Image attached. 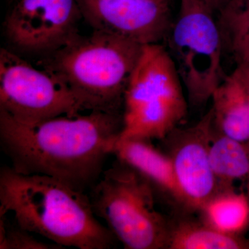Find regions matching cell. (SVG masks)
<instances>
[{
  "instance_id": "9c48e42d",
  "label": "cell",
  "mask_w": 249,
  "mask_h": 249,
  "mask_svg": "<svg viewBox=\"0 0 249 249\" xmlns=\"http://www.w3.org/2000/svg\"><path fill=\"white\" fill-rule=\"evenodd\" d=\"M213 126L211 109L194 125L178 126L160 140L191 213H196L219 193L229 191L221 186L211 166L210 145Z\"/></svg>"
},
{
  "instance_id": "3957f363",
  "label": "cell",
  "mask_w": 249,
  "mask_h": 249,
  "mask_svg": "<svg viewBox=\"0 0 249 249\" xmlns=\"http://www.w3.org/2000/svg\"><path fill=\"white\" fill-rule=\"evenodd\" d=\"M142 46L125 37L93 31L78 34L38 65L71 89L84 110L123 112L124 90Z\"/></svg>"
},
{
  "instance_id": "ffe728a7",
  "label": "cell",
  "mask_w": 249,
  "mask_h": 249,
  "mask_svg": "<svg viewBox=\"0 0 249 249\" xmlns=\"http://www.w3.org/2000/svg\"><path fill=\"white\" fill-rule=\"evenodd\" d=\"M214 13H220L231 0H202Z\"/></svg>"
},
{
  "instance_id": "7c38bea8",
  "label": "cell",
  "mask_w": 249,
  "mask_h": 249,
  "mask_svg": "<svg viewBox=\"0 0 249 249\" xmlns=\"http://www.w3.org/2000/svg\"><path fill=\"white\" fill-rule=\"evenodd\" d=\"M194 214L172 212L167 249H249L245 234L220 231Z\"/></svg>"
},
{
  "instance_id": "30bf717a",
  "label": "cell",
  "mask_w": 249,
  "mask_h": 249,
  "mask_svg": "<svg viewBox=\"0 0 249 249\" xmlns=\"http://www.w3.org/2000/svg\"><path fill=\"white\" fill-rule=\"evenodd\" d=\"M93 31L125 37L142 45L160 44L173 27L170 0H77Z\"/></svg>"
},
{
  "instance_id": "52a82bcc",
  "label": "cell",
  "mask_w": 249,
  "mask_h": 249,
  "mask_svg": "<svg viewBox=\"0 0 249 249\" xmlns=\"http://www.w3.org/2000/svg\"><path fill=\"white\" fill-rule=\"evenodd\" d=\"M84 110L61 80L36 68L6 48L0 50V111L16 120L35 123L60 116L74 117Z\"/></svg>"
},
{
  "instance_id": "e0dca14e",
  "label": "cell",
  "mask_w": 249,
  "mask_h": 249,
  "mask_svg": "<svg viewBox=\"0 0 249 249\" xmlns=\"http://www.w3.org/2000/svg\"><path fill=\"white\" fill-rule=\"evenodd\" d=\"M6 214H0V249H62L52 242H42L32 232L11 224Z\"/></svg>"
},
{
  "instance_id": "6da1fadb",
  "label": "cell",
  "mask_w": 249,
  "mask_h": 249,
  "mask_svg": "<svg viewBox=\"0 0 249 249\" xmlns=\"http://www.w3.org/2000/svg\"><path fill=\"white\" fill-rule=\"evenodd\" d=\"M123 125V112L27 123L0 111V144L17 173L45 175L85 193L101 178Z\"/></svg>"
},
{
  "instance_id": "44dd1931",
  "label": "cell",
  "mask_w": 249,
  "mask_h": 249,
  "mask_svg": "<svg viewBox=\"0 0 249 249\" xmlns=\"http://www.w3.org/2000/svg\"><path fill=\"white\" fill-rule=\"evenodd\" d=\"M246 182V194H247V197H248L249 202V178H247Z\"/></svg>"
},
{
  "instance_id": "8fae6325",
  "label": "cell",
  "mask_w": 249,
  "mask_h": 249,
  "mask_svg": "<svg viewBox=\"0 0 249 249\" xmlns=\"http://www.w3.org/2000/svg\"><path fill=\"white\" fill-rule=\"evenodd\" d=\"M151 142L117 141L113 155L139 172L151 185L157 199L170 206L172 212L188 213L169 157Z\"/></svg>"
},
{
  "instance_id": "d6986e66",
  "label": "cell",
  "mask_w": 249,
  "mask_h": 249,
  "mask_svg": "<svg viewBox=\"0 0 249 249\" xmlns=\"http://www.w3.org/2000/svg\"><path fill=\"white\" fill-rule=\"evenodd\" d=\"M237 65L232 74L249 96V62H241Z\"/></svg>"
},
{
  "instance_id": "2e32d148",
  "label": "cell",
  "mask_w": 249,
  "mask_h": 249,
  "mask_svg": "<svg viewBox=\"0 0 249 249\" xmlns=\"http://www.w3.org/2000/svg\"><path fill=\"white\" fill-rule=\"evenodd\" d=\"M217 22L229 46L249 27V0H231L219 13Z\"/></svg>"
},
{
  "instance_id": "7402d4cb",
  "label": "cell",
  "mask_w": 249,
  "mask_h": 249,
  "mask_svg": "<svg viewBox=\"0 0 249 249\" xmlns=\"http://www.w3.org/2000/svg\"><path fill=\"white\" fill-rule=\"evenodd\" d=\"M246 148H247V152H248L249 155V139L247 142H244Z\"/></svg>"
},
{
  "instance_id": "277c9868",
  "label": "cell",
  "mask_w": 249,
  "mask_h": 249,
  "mask_svg": "<svg viewBox=\"0 0 249 249\" xmlns=\"http://www.w3.org/2000/svg\"><path fill=\"white\" fill-rule=\"evenodd\" d=\"M182 83L168 50L142 46L124 96L122 131L118 141L161 140L186 117Z\"/></svg>"
},
{
  "instance_id": "4fadbf2b",
  "label": "cell",
  "mask_w": 249,
  "mask_h": 249,
  "mask_svg": "<svg viewBox=\"0 0 249 249\" xmlns=\"http://www.w3.org/2000/svg\"><path fill=\"white\" fill-rule=\"evenodd\" d=\"M211 101L216 128L227 137L247 142L249 139V96L232 73L217 87Z\"/></svg>"
},
{
  "instance_id": "8992f818",
  "label": "cell",
  "mask_w": 249,
  "mask_h": 249,
  "mask_svg": "<svg viewBox=\"0 0 249 249\" xmlns=\"http://www.w3.org/2000/svg\"><path fill=\"white\" fill-rule=\"evenodd\" d=\"M214 14L202 0H180L178 19L166 39L187 98L196 107L211 100L225 78L224 39Z\"/></svg>"
},
{
  "instance_id": "5bb4252c",
  "label": "cell",
  "mask_w": 249,
  "mask_h": 249,
  "mask_svg": "<svg viewBox=\"0 0 249 249\" xmlns=\"http://www.w3.org/2000/svg\"><path fill=\"white\" fill-rule=\"evenodd\" d=\"M210 160L216 178L225 190L235 189V181L249 178V155L245 143L224 135L214 124Z\"/></svg>"
},
{
  "instance_id": "7a4b0ae2",
  "label": "cell",
  "mask_w": 249,
  "mask_h": 249,
  "mask_svg": "<svg viewBox=\"0 0 249 249\" xmlns=\"http://www.w3.org/2000/svg\"><path fill=\"white\" fill-rule=\"evenodd\" d=\"M49 242L79 249H109L117 240L97 219L89 196L56 178L0 171V214Z\"/></svg>"
},
{
  "instance_id": "5b68a950",
  "label": "cell",
  "mask_w": 249,
  "mask_h": 249,
  "mask_svg": "<svg viewBox=\"0 0 249 249\" xmlns=\"http://www.w3.org/2000/svg\"><path fill=\"white\" fill-rule=\"evenodd\" d=\"M93 212L126 249H167L169 216L139 172L116 158L89 190Z\"/></svg>"
},
{
  "instance_id": "ba28073f",
  "label": "cell",
  "mask_w": 249,
  "mask_h": 249,
  "mask_svg": "<svg viewBox=\"0 0 249 249\" xmlns=\"http://www.w3.org/2000/svg\"><path fill=\"white\" fill-rule=\"evenodd\" d=\"M83 19L77 0H18L4 31L12 48L45 57L76 37Z\"/></svg>"
},
{
  "instance_id": "9a60e30c",
  "label": "cell",
  "mask_w": 249,
  "mask_h": 249,
  "mask_svg": "<svg viewBox=\"0 0 249 249\" xmlns=\"http://www.w3.org/2000/svg\"><path fill=\"white\" fill-rule=\"evenodd\" d=\"M196 213L203 222L220 231L245 234L249 230V202L245 192H222Z\"/></svg>"
},
{
  "instance_id": "ac0fdd59",
  "label": "cell",
  "mask_w": 249,
  "mask_h": 249,
  "mask_svg": "<svg viewBox=\"0 0 249 249\" xmlns=\"http://www.w3.org/2000/svg\"><path fill=\"white\" fill-rule=\"evenodd\" d=\"M237 64L249 62V27L229 45Z\"/></svg>"
}]
</instances>
